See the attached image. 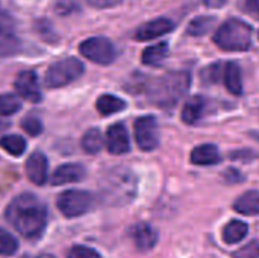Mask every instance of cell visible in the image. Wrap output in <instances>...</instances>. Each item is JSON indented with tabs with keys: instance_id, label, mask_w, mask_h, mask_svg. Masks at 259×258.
I'll return each mask as SVG.
<instances>
[{
	"instance_id": "1f68e13d",
	"label": "cell",
	"mask_w": 259,
	"mask_h": 258,
	"mask_svg": "<svg viewBox=\"0 0 259 258\" xmlns=\"http://www.w3.org/2000/svg\"><path fill=\"white\" fill-rule=\"evenodd\" d=\"M123 0H87L88 5L99 8V9H105V8H114L118 3H121Z\"/></svg>"
},
{
	"instance_id": "7a4b0ae2",
	"label": "cell",
	"mask_w": 259,
	"mask_h": 258,
	"mask_svg": "<svg viewBox=\"0 0 259 258\" xmlns=\"http://www.w3.org/2000/svg\"><path fill=\"white\" fill-rule=\"evenodd\" d=\"M190 88L188 71H168L149 85V99L159 108H173Z\"/></svg>"
},
{
	"instance_id": "8fae6325",
	"label": "cell",
	"mask_w": 259,
	"mask_h": 258,
	"mask_svg": "<svg viewBox=\"0 0 259 258\" xmlns=\"http://www.w3.org/2000/svg\"><path fill=\"white\" fill-rule=\"evenodd\" d=\"M106 148L112 155H123L129 152V134L123 123H114L106 131Z\"/></svg>"
},
{
	"instance_id": "d6a6232c",
	"label": "cell",
	"mask_w": 259,
	"mask_h": 258,
	"mask_svg": "<svg viewBox=\"0 0 259 258\" xmlns=\"http://www.w3.org/2000/svg\"><path fill=\"white\" fill-rule=\"evenodd\" d=\"M243 9L250 14H259V0H243Z\"/></svg>"
},
{
	"instance_id": "484cf974",
	"label": "cell",
	"mask_w": 259,
	"mask_h": 258,
	"mask_svg": "<svg viewBox=\"0 0 259 258\" xmlns=\"http://www.w3.org/2000/svg\"><path fill=\"white\" fill-rule=\"evenodd\" d=\"M20 100L12 94H2L0 96V116H12L20 109Z\"/></svg>"
},
{
	"instance_id": "e0dca14e",
	"label": "cell",
	"mask_w": 259,
	"mask_h": 258,
	"mask_svg": "<svg viewBox=\"0 0 259 258\" xmlns=\"http://www.w3.org/2000/svg\"><path fill=\"white\" fill-rule=\"evenodd\" d=\"M223 81L226 88L235 94L240 96L243 93V76H241V68L237 62L231 61L228 64H225L223 67Z\"/></svg>"
},
{
	"instance_id": "83f0119b",
	"label": "cell",
	"mask_w": 259,
	"mask_h": 258,
	"mask_svg": "<svg viewBox=\"0 0 259 258\" xmlns=\"http://www.w3.org/2000/svg\"><path fill=\"white\" fill-rule=\"evenodd\" d=\"M67 258H102L100 254L88 246H73L70 251H68V255Z\"/></svg>"
},
{
	"instance_id": "7402d4cb",
	"label": "cell",
	"mask_w": 259,
	"mask_h": 258,
	"mask_svg": "<svg viewBox=\"0 0 259 258\" xmlns=\"http://www.w3.org/2000/svg\"><path fill=\"white\" fill-rule=\"evenodd\" d=\"M102 148H103L102 132L97 128L88 129L82 137V149L90 155H96L102 151Z\"/></svg>"
},
{
	"instance_id": "d6986e66",
	"label": "cell",
	"mask_w": 259,
	"mask_h": 258,
	"mask_svg": "<svg viewBox=\"0 0 259 258\" xmlns=\"http://www.w3.org/2000/svg\"><path fill=\"white\" fill-rule=\"evenodd\" d=\"M247 233H249L247 224L234 219V220H231L225 227V230H223V240L228 245H237V243H240V242H243L246 239Z\"/></svg>"
},
{
	"instance_id": "836d02e7",
	"label": "cell",
	"mask_w": 259,
	"mask_h": 258,
	"mask_svg": "<svg viewBox=\"0 0 259 258\" xmlns=\"http://www.w3.org/2000/svg\"><path fill=\"white\" fill-rule=\"evenodd\" d=\"M228 0H203V3L209 8H222Z\"/></svg>"
},
{
	"instance_id": "d4e9b609",
	"label": "cell",
	"mask_w": 259,
	"mask_h": 258,
	"mask_svg": "<svg viewBox=\"0 0 259 258\" xmlns=\"http://www.w3.org/2000/svg\"><path fill=\"white\" fill-rule=\"evenodd\" d=\"M17 249H18V242L14 239V236L5 231L3 228H0V255L9 257L15 254Z\"/></svg>"
},
{
	"instance_id": "ac0fdd59",
	"label": "cell",
	"mask_w": 259,
	"mask_h": 258,
	"mask_svg": "<svg viewBox=\"0 0 259 258\" xmlns=\"http://www.w3.org/2000/svg\"><path fill=\"white\" fill-rule=\"evenodd\" d=\"M234 208L244 216H259V192H246L234 202Z\"/></svg>"
},
{
	"instance_id": "44dd1931",
	"label": "cell",
	"mask_w": 259,
	"mask_h": 258,
	"mask_svg": "<svg viewBox=\"0 0 259 258\" xmlns=\"http://www.w3.org/2000/svg\"><path fill=\"white\" fill-rule=\"evenodd\" d=\"M168 55V44L158 43L155 46H149L144 49L141 55V61L146 65H159Z\"/></svg>"
},
{
	"instance_id": "cb8c5ba5",
	"label": "cell",
	"mask_w": 259,
	"mask_h": 258,
	"mask_svg": "<svg viewBox=\"0 0 259 258\" xmlns=\"http://www.w3.org/2000/svg\"><path fill=\"white\" fill-rule=\"evenodd\" d=\"M214 24V18L212 17H199V18H194L190 26H188V33L193 35V36H199V35H205L211 30Z\"/></svg>"
},
{
	"instance_id": "603a6c76",
	"label": "cell",
	"mask_w": 259,
	"mask_h": 258,
	"mask_svg": "<svg viewBox=\"0 0 259 258\" xmlns=\"http://www.w3.org/2000/svg\"><path fill=\"white\" fill-rule=\"evenodd\" d=\"M0 146L3 151H6L12 157H20L26 151V140L17 134L5 135L0 138Z\"/></svg>"
},
{
	"instance_id": "5bb4252c",
	"label": "cell",
	"mask_w": 259,
	"mask_h": 258,
	"mask_svg": "<svg viewBox=\"0 0 259 258\" xmlns=\"http://www.w3.org/2000/svg\"><path fill=\"white\" fill-rule=\"evenodd\" d=\"M85 178V169L79 164H62L52 175L53 186H64L70 182H79Z\"/></svg>"
},
{
	"instance_id": "5b68a950",
	"label": "cell",
	"mask_w": 259,
	"mask_h": 258,
	"mask_svg": "<svg viewBox=\"0 0 259 258\" xmlns=\"http://www.w3.org/2000/svg\"><path fill=\"white\" fill-rule=\"evenodd\" d=\"M85 71L83 64L77 58H65L52 64L46 73L44 82L49 88L65 87L79 79Z\"/></svg>"
},
{
	"instance_id": "e575fe53",
	"label": "cell",
	"mask_w": 259,
	"mask_h": 258,
	"mask_svg": "<svg viewBox=\"0 0 259 258\" xmlns=\"http://www.w3.org/2000/svg\"><path fill=\"white\" fill-rule=\"evenodd\" d=\"M38 258H55V257H52V255H41V257H38Z\"/></svg>"
},
{
	"instance_id": "7c38bea8",
	"label": "cell",
	"mask_w": 259,
	"mask_h": 258,
	"mask_svg": "<svg viewBox=\"0 0 259 258\" xmlns=\"http://www.w3.org/2000/svg\"><path fill=\"white\" fill-rule=\"evenodd\" d=\"M26 175L27 178L36 184L44 186L49 178V161L44 154L33 152L26 161Z\"/></svg>"
},
{
	"instance_id": "8992f818",
	"label": "cell",
	"mask_w": 259,
	"mask_h": 258,
	"mask_svg": "<svg viewBox=\"0 0 259 258\" xmlns=\"http://www.w3.org/2000/svg\"><path fill=\"white\" fill-rule=\"evenodd\" d=\"M79 52L87 59H90L96 64H100V65L111 64L117 56L112 41L105 36H93V38L85 40L83 43H80Z\"/></svg>"
},
{
	"instance_id": "9c48e42d",
	"label": "cell",
	"mask_w": 259,
	"mask_h": 258,
	"mask_svg": "<svg viewBox=\"0 0 259 258\" xmlns=\"http://www.w3.org/2000/svg\"><path fill=\"white\" fill-rule=\"evenodd\" d=\"M15 90L18 93L20 97H23L27 102L36 103L41 100L42 94L39 90V84H38V76L33 70H24L20 71L15 78Z\"/></svg>"
},
{
	"instance_id": "4316f807",
	"label": "cell",
	"mask_w": 259,
	"mask_h": 258,
	"mask_svg": "<svg viewBox=\"0 0 259 258\" xmlns=\"http://www.w3.org/2000/svg\"><path fill=\"white\" fill-rule=\"evenodd\" d=\"M56 12L61 15H70L80 9V0H58L56 2Z\"/></svg>"
},
{
	"instance_id": "3957f363",
	"label": "cell",
	"mask_w": 259,
	"mask_h": 258,
	"mask_svg": "<svg viewBox=\"0 0 259 258\" xmlns=\"http://www.w3.org/2000/svg\"><path fill=\"white\" fill-rule=\"evenodd\" d=\"M253 29L243 20L229 18L214 33V43L226 52H246L252 46Z\"/></svg>"
},
{
	"instance_id": "6da1fadb",
	"label": "cell",
	"mask_w": 259,
	"mask_h": 258,
	"mask_svg": "<svg viewBox=\"0 0 259 258\" xmlns=\"http://www.w3.org/2000/svg\"><path fill=\"white\" fill-rule=\"evenodd\" d=\"M6 220L24 239H38L47 227V208L33 195L23 193L11 201L5 211Z\"/></svg>"
},
{
	"instance_id": "ffe728a7",
	"label": "cell",
	"mask_w": 259,
	"mask_h": 258,
	"mask_svg": "<svg viewBox=\"0 0 259 258\" xmlns=\"http://www.w3.org/2000/svg\"><path fill=\"white\" fill-rule=\"evenodd\" d=\"M96 108L102 116H111L126 108V102L114 94H103L97 99Z\"/></svg>"
},
{
	"instance_id": "30bf717a",
	"label": "cell",
	"mask_w": 259,
	"mask_h": 258,
	"mask_svg": "<svg viewBox=\"0 0 259 258\" xmlns=\"http://www.w3.org/2000/svg\"><path fill=\"white\" fill-rule=\"evenodd\" d=\"M175 27V23L168 18H155L152 21H147L144 24H141L137 30H135V35L134 38L138 40V41H150V40H155L158 36H162L168 32H171Z\"/></svg>"
},
{
	"instance_id": "9a60e30c",
	"label": "cell",
	"mask_w": 259,
	"mask_h": 258,
	"mask_svg": "<svg viewBox=\"0 0 259 258\" xmlns=\"http://www.w3.org/2000/svg\"><path fill=\"white\" fill-rule=\"evenodd\" d=\"M222 161V155L215 144H200L191 152V163L196 166H212Z\"/></svg>"
},
{
	"instance_id": "ba28073f",
	"label": "cell",
	"mask_w": 259,
	"mask_h": 258,
	"mask_svg": "<svg viewBox=\"0 0 259 258\" xmlns=\"http://www.w3.org/2000/svg\"><path fill=\"white\" fill-rule=\"evenodd\" d=\"M135 140L141 151H155L159 144V126L153 116H143L135 122L134 126Z\"/></svg>"
},
{
	"instance_id": "f546056e",
	"label": "cell",
	"mask_w": 259,
	"mask_h": 258,
	"mask_svg": "<svg viewBox=\"0 0 259 258\" xmlns=\"http://www.w3.org/2000/svg\"><path fill=\"white\" fill-rule=\"evenodd\" d=\"M21 128L29 134V135H39L41 131H42V125L38 119L35 117H26L23 122H21Z\"/></svg>"
},
{
	"instance_id": "f1b7e54d",
	"label": "cell",
	"mask_w": 259,
	"mask_h": 258,
	"mask_svg": "<svg viewBox=\"0 0 259 258\" xmlns=\"http://www.w3.org/2000/svg\"><path fill=\"white\" fill-rule=\"evenodd\" d=\"M235 258H259V242L253 240L235 252Z\"/></svg>"
},
{
	"instance_id": "2e32d148",
	"label": "cell",
	"mask_w": 259,
	"mask_h": 258,
	"mask_svg": "<svg viewBox=\"0 0 259 258\" xmlns=\"http://www.w3.org/2000/svg\"><path fill=\"white\" fill-rule=\"evenodd\" d=\"M205 109H206V100L202 96H193L185 102L182 108V120L187 125H194L203 117Z\"/></svg>"
},
{
	"instance_id": "277c9868",
	"label": "cell",
	"mask_w": 259,
	"mask_h": 258,
	"mask_svg": "<svg viewBox=\"0 0 259 258\" xmlns=\"http://www.w3.org/2000/svg\"><path fill=\"white\" fill-rule=\"evenodd\" d=\"M137 193V179L127 169H114L103 182V196L109 204L123 205Z\"/></svg>"
},
{
	"instance_id": "4dcf8cb0",
	"label": "cell",
	"mask_w": 259,
	"mask_h": 258,
	"mask_svg": "<svg viewBox=\"0 0 259 258\" xmlns=\"http://www.w3.org/2000/svg\"><path fill=\"white\" fill-rule=\"evenodd\" d=\"M203 78L208 82H219L220 79H223V67L220 64L208 67L203 73Z\"/></svg>"
},
{
	"instance_id": "4fadbf2b",
	"label": "cell",
	"mask_w": 259,
	"mask_h": 258,
	"mask_svg": "<svg viewBox=\"0 0 259 258\" xmlns=\"http://www.w3.org/2000/svg\"><path fill=\"white\" fill-rule=\"evenodd\" d=\"M129 234H131V239L134 240L137 249L138 251H143V252L153 249L155 245H156V242H158V233H156V230L152 225L144 224V222L134 225L131 228Z\"/></svg>"
},
{
	"instance_id": "52a82bcc",
	"label": "cell",
	"mask_w": 259,
	"mask_h": 258,
	"mask_svg": "<svg viewBox=\"0 0 259 258\" xmlns=\"http://www.w3.org/2000/svg\"><path fill=\"white\" fill-rule=\"evenodd\" d=\"M56 205L65 217H77L91 208L93 196L83 190H67L58 196Z\"/></svg>"
}]
</instances>
